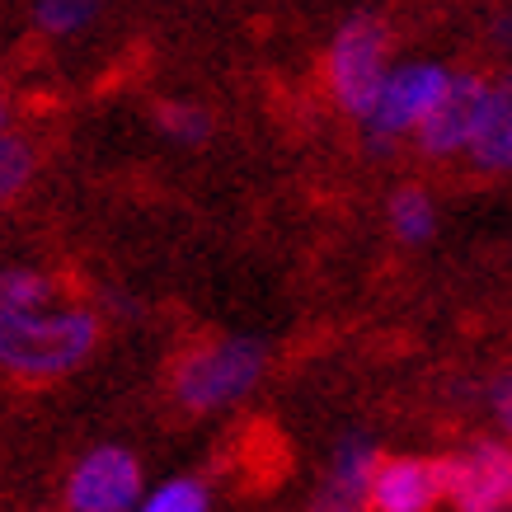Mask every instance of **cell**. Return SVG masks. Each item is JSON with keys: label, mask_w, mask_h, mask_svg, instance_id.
<instances>
[{"label": "cell", "mask_w": 512, "mask_h": 512, "mask_svg": "<svg viewBox=\"0 0 512 512\" xmlns=\"http://www.w3.org/2000/svg\"><path fill=\"white\" fill-rule=\"evenodd\" d=\"M0 127H5V109H0Z\"/></svg>", "instance_id": "obj_18"}, {"label": "cell", "mask_w": 512, "mask_h": 512, "mask_svg": "<svg viewBox=\"0 0 512 512\" xmlns=\"http://www.w3.org/2000/svg\"><path fill=\"white\" fill-rule=\"evenodd\" d=\"M0 306H52V282L29 268L0 273Z\"/></svg>", "instance_id": "obj_12"}, {"label": "cell", "mask_w": 512, "mask_h": 512, "mask_svg": "<svg viewBox=\"0 0 512 512\" xmlns=\"http://www.w3.org/2000/svg\"><path fill=\"white\" fill-rule=\"evenodd\" d=\"M451 71L442 66H400V71H390L381 94H376L372 113L362 118V132L372 141L376 151H386L390 141H400L404 132H419L423 118L433 113V104L442 99L447 90Z\"/></svg>", "instance_id": "obj_4"}, {"label": "cell", "mask_w": 512, "mask_h": 512, "mask_svg": "<svg viewBox=\"0 0 512 512\" xmlns=\"http://www.w3.org/2000/svg\"><path fill=\"white\" fill-rule=\"evenodd\" d=\"M484 104H489V80L480 76H451L442 99L433 104V113L419 127V146L428 156H456L470 151V141L484 123Z\"/></svg>", "instance_id": "obj_7"}, {"label": "cell", "mask_w": 512, "mask_h": 512, "mask_svg": "<svg viewBox=\"0 0 512 512\" xmlns=\"http://www.w3.org/2000/svg\"><path fill=\"white\" fill-rule=\"evenodd\" d=\"M146 512H202L207 508V489L198 480H170L141 503Z\"/></svg>", "instance_id": "obj_14"}, {"label": "cell", "mask_w": 512, "mask_h": 512, "mask_svg": "<svg viewBox=\"0 0 512 512\" xmlns=\"http://www.w3.org/2000/svg\"><path fill=\"white\" fill-rule=\"evenodd\" d=\"M372 475H376V451L367 442H343L334 466H329L325 484H320V498L315 508H329V512H348V508H362L372 503Z\"/></svg>", "instance_id": "obj_9"}, {"label": "cell", "mask_w": 512, "mask_h": 512, "mask_svg": "<svg viewBox=\"0 0 512 512\" xmlns=\"http://www.w3.org/2000/svg\"><path fill=\"white\" fill-rule=\"evenodd\" d=\"M160 127H165L174 141H188V146H193V141H202L212 132V118L202 109H193V104H165V109H160Z\"/></svg>", "instance_id": "obj_16"}, {"label": "cell", "mask_w": 512, "mask_h": 512, "mask_svg": "<svg viewBox=\"0 0 512 512\" xmlns=\"http://www.w3.org/2000/svg\"><path fill=\"white\" fill-rule=\"evenodd\" d=\"M442 494L461 512L512 508V447L480 442V447L442 461Z\"/></svg>", "instance_id": "obj_5"}, {"label": "cell", "mask_w": 512, "mask_h": 512, "mask_svg": "<svg viewBox=\"0 0 512 512\" xmlns=\"http://www.w3.org/2000/svg\"><path fill=\"white\" fill-rule=\"evenodd\" d=\"M141 498V466L132 451L99 447L76 466L66 484V508L76 512H127Z\"/></svg>", "instance_id": "obj_6"}, {"label": "cell", "mask_w": 512, "mask_h": 512, "mask_svg": "<svg viewBox=\"0 0 512 512\" xmlns=\"http://www.w3.org/2000/svg\"><path fill=\"white\" fill-rule=\"evenodd\" d=\"M494 414H498V423L512 433V372L494 386Z\"/></svg>", "instance_id": "obj_17"}, {"label": "cell", "mask_w": 512, "mask_h": 512, "mask_svg": "<svg viewBox=\"0 0 512 512\" xmlns=\"http://www.w3.org/2000/svg\"><path fill=\"white\" fill-rule=\"evenodd\" d=\"M264 372V353L259 343L249 339H217L188 353L174 372V400L193 409V414H207V409H221V404L240 400Z\"/></svg>", "instance_id": "obj_2"}, {"label": "cell", "mask_w": 512, "mask_h": 512, "mask_svg": "<svg viewBox=\"0 0 512 512\" xmlns=\"http://www.w3.org/2000/svg\"><path fill=\"white\" fill-rule=\"evenodd\" d=\"M442 494V461H376L372 475V508L381 512H423L433 508Z\"/></svg>", "instance_id": "obj_8"}, {"label": "cell", "mask_w": 512, "mask_h": 512, "mask_svg": "<svg viewBox=\"0 0 512 512\" xmlns=\"http://www.w3.org/2000/svg\"><path fill=\"white\" fill-rule=\"evenodd\" d=\"M99 343V320L90 311L52 306H0V367L24 381H52L76 372Z\"/></svg>", "instance_id": "obj_1"}, {"label": "cell", "mask_w": 512, "mask_h": 512, "mask_svg": "<svg viewBox=\"0 0 512 512\" xmlns=\"http://www.w3.org/2000/svg\"><path fill=\"white\" fill-rule=\"evenodd\" d=\"M386 24H376L372 15L353 19L348 29L334 38L329 47V90L339 99V109H348L353 118H367L376 104V94L386 85Z\"/></svg>", "instance_id": "obj_3"}, {"label": "cell", "mask_w": 512, "mask_h": 512, "mask_svg": "<svg viewBox=\"0 0 512 512\" xmlns=\"http://www.w3.org/2000/svg\"><path fill=\"white\" fill-rule=\"evenodd\" d=\"M94 10H99V0H38V24L62 38V33L85 29L94 19Z\"/></svg>", "instance_id": "obj_13"}, {"label": "cell", "mask_w": 512, "mask_h": 512, "mask_svg": "<svg viewBox=\"0 0 512 512\" xmlns=\"http://www.w3.org/2000/svg\"><path fill=\"white\" fill-rule=\"evenodd\" d=\"M475 165L489 174L512 170V76H503L498 85H489V104H484V123L470 141Z\"/></svg>", "instance_id": "obj_10"}, {"label": "cell", "mask_w": 512, "mask_h": 512, "mask_svg": "<svg viewBox=\"0 0 512 512\" xmlns=\"http://www.w3.org/2000/svg\"><path fill=\"white\" fill-rule=\"evenodd\" d=\"M390 226H395V235L409 240V245L428 240L437 226V212H433V202H428V193H423V188H400V193L390 198Z\"/></svg>", "instance_id": "obj_11"}, {"label": "cell", "mask_w": 512, "mask_h": 512, "mask_svg": "<svg viewBox=\"0 0 512 512\" xmlns=\"http://www.w3.org/2000/svg\"><path fill=\"white\" fill-rule=\"evenodd\" d=\"M29 170H33L29 146L19 137H5V132H0V202L15 198L19 188H24V179H29Z\"/></svg>", "instance_id": "obj_15"}]
</instances>
